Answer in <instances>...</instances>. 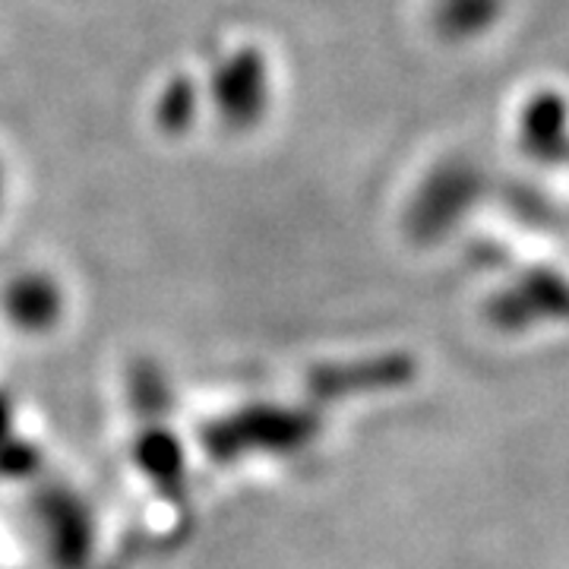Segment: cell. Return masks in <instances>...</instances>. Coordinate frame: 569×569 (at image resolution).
Returning a JSON list of instances; mask_svg holds the SVG:
<instances>
[{
	"label": "cell",
	"instance_id": "cell-1",
	"mask_svg": "<svg viewBox=\"0 0 569 569\" xmlns=\"http://www.w3.org/2000/svg\"><path fill=\"white\" fill-rule=\"evenodd\" d=\"M313 415L279 406H250L203 427L200 440L216 462H234L250 452H295L310 443Z\"/></svg>",
	"mask_w": 569,
	"mask_h": 569
},
{
	"label": "cell",
	"instance_id": "cell-2",
	"mask_svg": "<svg viewBox=\"0 0 569 569\" xmlns=\"http://www.w3.org/2000/svg\"><path fill=\"white\" fill-rule=\"evenodd\" d=\"M41 529L48 548L63 569H80L92 550V522L89 512L63 490H48L39 503Z\"/></svg>",
	"mask_w": 569,
	"mask_h": 569
},
{
	"label": "cell",
	"instance_id": "cell-3",
	"mask_svg": "<svg viewBox=\"0 0 569 569\" xmlns=\"http://www.w3.org/2000/svg\"><path fill=\"white\" fill-rule=\"evenodd\" d=\"M137 462L152 485L168 493L181 497L183 490V452L181 443L164 427H146L137 437Z\"/></svg>",
	"mask_w": 569,
	"mask_h": 569
},
{
	"label": "cell",
	"instance_id": "cell-4",
	"mask_svg": "<svg viewBox=\"0 0 569 569\" xmlns=\"http://www.w3.org/2000/svg\"><path fill=\"white\" fill-rule=\"evenodd\" d=\"M7 313L26 332H44L61 317V295L48 279H20L7 291Z\"/></svg>",
	"mask_w": 569,
	"mask_h": 569
},
{
	"label": "cell",
	"instance_id": "cell-5",
	"mask_svg": "<svg viewBox=\"0 0 569 569\" xmlns=\"http://www.w3.org/2000/svg\"><path fill=\"white\" fill-rule=\"evenodd\" d=\"M133 406L152 418H159L168 408V387L156 367L140 365L133 370Z\"/></svg>",
	"mask_w": 569,
	"mask_h": 569
},
{
	"label": "cell",
	"instance_id": "cell-6",
	"mask_svg": "<svg viewBox=\"0 0 569 569\" xmlns=\"http://www.w3.org/2000/svg\"><path fill=\"white\" fill-rule=\"evenodd\" d=\"M36 466H39V456L29 443L10 440V437L0 443V471L3 475H29Z\"/></svg>",
	"mask_w": 569,
	"mask_h": 569
},
{
	"label": "cell",
	"instance_id": "cell-7",
	"mask_svg": "<svg viewBox=\"0 0 569 569\" xmlns=\"http://www.w3.org/2000/svg\"><path fill=\"white\" fill-rule=\"evenodd\" d=\"M10 437V402L0 396V443Z\"/></svg>",
	"mask_w": 569,
	"mask_h": 569
}]
</instances>
